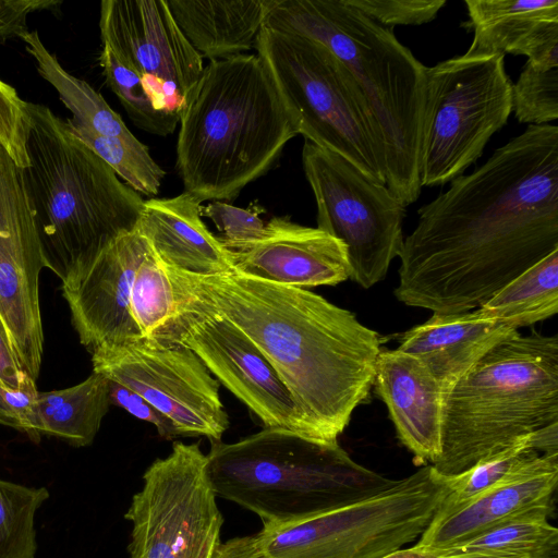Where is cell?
I'll use <instances>...</instances> for the list:
<instances>
[{"label":"cell","mask_w":558,"mask_h":558,"mask_svg":"<svg viewBox=\"0 0 558 558\" xmlns=\"http://www.w3.org/2000/svg\"><path fill=\"white\" fill-rule=\"evenodd\" d=\"M197 314L184 272L166 265L150 247L131 292V315L142 338L161 347L179 344Z\"/></svg>","instance_id":"cell-25"},{"label":"cell","mask_w":558,"mask_h":558,"mask_svg":"<svg viewBox=\"0 0 558 558\" xmlns=\"http://www.w3.org/2000/svg\"><path fill=\"white\" fill-rule=\"evenodd\" d=\"M206 471L217 497L257 514L263 526L302 521L392 486L339 445L265 427L226 444L210 441Z\"/></svg>","instance_id":"cell-6"},{"label":"cell","mask_w":558,"mask_h":558,"mask_svg":"<svg viewBox=\"0 0 558 558\" xmlns=\"http://www.w3.org/2000/svg\"><path fill=\"white\" fill-rule=\"evenodd\" d=\"M0 385L10 389H25L36 387L33 380L21 366L0 322Z\"/></svg>","instance_id":"cell-41"},{"label":"cell","mask_w":558,"mask_h":558,"mask_svg":"<svg viewBox=\"0 0 558 558\" xmlns=\"http://www.w3.org/2000/svg\"><path fill=\"white\" fill-rule=\"evenodd\" d=\"M149 248L146 239L134 230L72 266L61 279L72 325L90 352L142 338L131 315V292Z\"/></svg>","instance_id":"cell-17"},{"label":"cell","mask_w":558,"mask_h":558,"mask_svg":"<svg viewBox=\"0 0 558 558\" xmlns=\"http://www.w3.org/2000/svg\"><path fill=\"white\" fill-rule=\"evenodd\" d=\"M109 380L110 403L122 408L131 415L153 424L159 436L170 440L180 436L175 425L149 401L130 388Z\"/></svg>","instance_id":"cell-39"},{"label":"cell","mask_w":558,"mask_h":558,"mask_svg":"<svg viewBox=\"0 0 558 558\" xmlns=\"http://www.w3.org/2000/svg\"><path fill=\"white\" fill-rule=\"evenodd\" d=\"M558 423V337L515 333L488 351L444 400L441 451L432 464L460 474Z\"/></svg>","instance_id":"cell-7"},{"label":"cell","mask_w":558,"mask_h":558,"mask_svg":"<svg viewBox=\"0 0 558 558\" xmlns=\"http://www.w3.org/2000/svg\"><path fill=\"white\" fill-rule=\"evenodd\" d=\"M65 122L70 131L135 192L146 196H155L159 192L166 172L151 157L148 147L136 137H105L71 120Z\"/></svg>","instance_id":"cell-31"},{"label":"cell","mask_w":558,"mask_h":558,"mask_svg":"<svg viewBox=\"0 0 558 558\" xmlns=\"http://www.w3.org/2000/svg\"><path fill=\"white\" fill-rule=\"evenodd\" d=\"M473 40L466 54H522L558 68V0H465Z\"/></svg>","instance_id":"cell-21"},{"label":"cell","mask_w":558,"mask_h":558,"mask_svg":"<svg viewBox=\"0 0 558 558\" xmlns=\"http://www.w3.org/2000/svg\"><path fill=\"white\" fill-rule=\"evenodd\" d=\"M99 64L106 84L137 128L159 136L173 133L179 119L158 108L142 77L124 64L106 44L101 47Z\"/></svg>","instance_id":"cell-33"},{"label":"cell","mask_w":558,"mask_h":558,"mask_svg":"<svg viewBox=\"0 0 558 558\" xmlns=\"http://www.w3.org/2000/svg\"><path fill=\"white\" fill-rule=\"evenodd\" d=\"M434 553L438 558H558V530L547 514H531Z\"/></svg>","instance_id":"cell-30"},{"label":"cell","mask_w":558,"mask_h":558,"mask_svg":"<svg viewBox=\"0 0 558 558\" xmlns=\"http://www.w3.org/2000/svg\"><path fill=\"white\" fill-rule=\"evenodd\" d=\"M184 275L198 303L242 330L267 357L315 438L338 442L374 386L379 335L307 289L235 272Z\"/></svg>","instance_id":"cell-2"},{"label":"cell","mask_w":558,"mask_h":558,"mask_svg":"<svg viewBox=\"0 0 558 558\" xmlns=\"http://www.w3.org/2000/svg\"><path fill=\"white\" fill-rule=\"evenodd\" d=\"M512 113L504 54H462L426 68L421 186L448 183L473 165Z\"/></svg>","instance_id":"cell-10"},{"label":"cell","mask_w":558,"mask_h":558,"mask_svg":"<svg viewBox=\"0 0 558 558\" xmlns=\"http://www.w3.org/2000/svg\"><path fill=\"white\" fill-rule=\"evenodd\" d=\"M196 305L199 313L179 343L189 347L265 427L316 439L302 410L256 344L232 323L204 308L197 298Z\"/></svg>","instance_id":"cell-16"},{"label":"cell","mask_w":558,"mask_h":558,"mask_svg":"<svg viewBox=\"0 0 558 558\" xmlns=\"http://www.w3.org/2000/svg\"><path fill=\"white\" fill-rule=\"evenodd\" d=\"M60 4L59 1L47 0H5L0 1V41L26 33L27 16L45 9Z\"/></svg>","instance_id":"cell-40"},{"label":"cell","mask_w":558,"mask_h":558,"mask_svg":"<svg viewBox=\"0 0 558 558\" xmlns=\"http://www.w3.org/2000/svg\"><path fill=\"white\" fill-rule=\"evenodd\" d=\"M20 38L34 59L40 76L57 90L61 101L73 113V123L86 126L105 137H135L99 93L61 65L44 45L37 31H27Z\"/></svg>","instance_id":"cell-28"},{"label":"cell","mask_w":558,"mask_h":558,"mask_svg":"<svg viewBox=\"0 0 558 558\" xmlns=\"http://www.w3.org/2000/svg\"><path fill=\"white\" fill-rule=\"evenodd\" d=\"M47 267L23 169L0 147V322L36 381L44 353L39 275Z\"/></svg>","instance_id":"cell-15"},{"label":"cell","mask_w":558,"mask_h":558,"mask_svg":"<svg viewBox=\"0 0 558 558\" xmlns=\"http://www.w3.org/2000/svg\"><path fill=\"white\" fill-rule=\"evenodd\" d=\"M46 487L0 478V558H35V515L49 498Z\"/></svg>","instance_id":"cell-32"},{"label":"cell","mask_w":558,"mask_h":558,"mask_svg":"<svg viewBox=\"0 0 558 558\" xmlns=\"http://www.w3.org/2000/svg\"><path fill=\"white\" fill-rule=\"evenodd\" d=\"M383 558H438V556L432 550L422 549L413 545L397 549Z\"/></svg>","instance_id":"cell-42"},{"label":"cell","mask_w":558,"mask_h":558,"mask_svg":"<svg viewBox=\"0 0 558 558\" xmlns=\"http://www.w3.org/2000/svg\"><path fill=\"white\" fill-rule=\"evenodd\" d=\"M111 405L109 380L93 372L82 383L39 392L35 403L36 436L58 437L74 447L89 446Z\"/></svg>","instance_id":"cell-26"},{"label":"cell","mask_w":558,"mask_h":558,"mask_svg":"<svg viewBox=\"0 0 558 558\" xmlns=\"http://www.w3.org/2000/svg\"><path fill=\"white\" fill-rule=\"evenodd\" d=\"M24 185L46 265L61 279L136 229L144 201L48 107L27 102Z\"/></svg>","instance_id":"cell-5"},{"label":"cell","mask_w":558,"mask_h":558,"mask_svg":"<svg viewBox=\"0 0 558 558\" xmlns=\"http://www.w3.org/2000/svg\"><path fill=\"white\" fill-rule=\"evenodd\" d=\"M254 48L298 133L386 184L384 148L372 110L332 52L313 39L264 26Z\"/></svg>","instance_id":"cell-9"},{"label":"cell","mask_w":558,"mask_h":558,"mask_svg":"<svg viewBox=\"0 0 558 558\" xmlns=\"http://www.w3.org/2000/svg\"><path fill=\"white\" fill-rule=\"evenodd\" d=\"M29 128L27 101L21 99L11 85L0 80V147L21 169L29 165L26 147Z\"/></svg>","instance_id":"cell-36"},{"label":"cell","mask_w":558,"mask_h":558,"mask_svg":"<svg viewBox=\"0 0 558 558\" xmlns=\"http://www.w3.org/2000/svg\"><path fill=\"white\" fill-rule=\"evenodd\" d=\"M166 1L185 38L210 61L254 48L269 5V0Z\"/></svg>","instance_id":"cell-24"},{"label":"cell","mask_w":558,"mask_h":558,"mask_svg":"<svg viewBox=\"0 0 558 558\" xmlns=\"http://www.w3.org/2000/svg\"><path fill=\"white\" fill-rule=\"evenodd\" d=\"M417 215L395 296L438 314L478 308L558 250L557 125H529Z\"/></svg>","instance_id":"cell-1"},{"label":"cell","mask_w":558,"mask_h":558,"mask_svg":"<svg viewBox=\"0 0 558 558\" xmlns=\"http://www.w3.org/2000/svg\"><path fill=\"white\" fill-rule=\"evenodd\" d=\"M302 166L317 207V228L345 246L349 279L381 281L403 244V206L341 156L305 141Z\"/></svg>","instance_id":"cell-12"},{"label":"cell","mask_w":558,"mask_h":558,"mask_svg":"<svg viewBox=\"0 0 558 558\" xmlns=\"http://www.w3.org/2000/svg\"><path fill=\"white\" fill-rule=\"evenodd\" d=\"M198 444L174 441L155 460L125 512L131 558H215L222 515Z\"/></svg>","instance_id":"cell-11"},{"label":"cell","mask_w":558,"mask_h":558,"mask_svg":"<svg viewBox=\"0 0 558 558\" xmlns=\"http://www.w3.org/2000/svg\"><path fill=\"white\" fill-rule=\"evenodd\" d=\"M228 252L235 274L281 286H336L350 275L342 242L289 217H272L258 241Z\"/></svg>","instance_id":"cell-18"},{"label":"cell","mask_w":558,"mask_h":558,"mask_svg":"<svg viewBox=\"0 0 558 558\" xmlns=\"http://www.w3.org/2000/svg\"><path fill=\"white\" fill-rule=\"evenodd\" d=\"M518 332L483 316L477 308L459 314L434 313L404 332L397 349L421 360L446 396L488 351Z\"/></svg>","instance_id":"cell-23"},{"label":"cell","mask_w":558,"mask_h":558,"mask_svg":"<svg viewBox=\"0 0 558 558\" xmlns=\"http://www.w3.org/2000/svg\"><path fill=\"white\" fill-rule=\"evenodd\" d=\"M99 29L101 44L142 77L161 111L180 121L205 65L167 1L104 0Z\"/></svg>","instance_id":"cell-14"},{"label":"cell","mask_w":558,"mask_h":558,"mask_svg":"<svg viewBox=\"0 0 558 558\" xmlns=\"http://www.w3.org/2000/svg\"><path fill=\"white\" fill-rule=\"evenodd\" d=\"M477 310L483 316L515 329L555 316L558 313V250L524 270Z\"/></svg>","instance_id":"cell-29"},{"label":"cell","mask_w":558,"mask_h":558,"mask_svg":"<svg viewBox=\"0 0 558 558\" xmlns=\"http://www.w3.org/2000/svg\"><path fill=\"white\" fill-rule=\"evenodd\" d=\"M512 111L520 123L543 125L558 119V68L536 69L525 62L512 84Z\"/></svg>","instance_id":"cell-34"},{"label":"cell","mask_w":558,"mask_h":558,"mask_svg":"<svg viewBox=\"0 0 558 558\" xmlns=\"http://www.w3.org/2000/svg\"><path fill=\"white\" fill-rule=\"evenodd\" d=\"M93 371L137 392L175 425L180 436L220 441L230 421L219 381L185 344L141 338L92 352Z\"/></svg>","instance_id":"cell-13"},{"label":"cell","mask_w":558,"mask_h":558,"mask_svg":"<svg viewBox=\"0 0 558 558\" xmlns=\"http://www.w3.org/2000/svg\"><path fill=\"white\" fill-rule=\"evenodd\" d=\"M179 123L177 168L201 203L235 199L299 134L256 53L209 61Z\"/></svg>","instance_id":"cell-3"},{"label":"cell","mask_w":558,"mask_h":558,"mask_svg":"<svg viewBox=\"0 0 558 558\" xmlns=\"http://www.w3.org/2000/svg\"><path fill=\"white\" fill-rule=\"evenodd\" d=\"M374 386L401 442L420 464L432 465L441 451L445 393L438 380L414 355L384 349L376 359Z\"/></svg>","instance_id":"cell-20"},{"label":"cell","mask_w":558,"mask_h":558,"mask_svg":"<svg viewBox=\"0 0 558 558\" xmlns=\"http://www.w3.org/2000/svg\"><path fill=\"white\" fill-rule=\"evenodd\" d=\"M376 23L392 28L396 25H421L436 19L446 0H345Z\"/></svg>","instance_id":"cell-37"},{"label":"cell","mask_w":558,"mask_h":558,"mask_svg":"<svg viewBox=\"0 0 558 558\" xmlns=\"http://www.w3.org/2000/svg\"><path fill=\"white\" fill-rule=\"evenodd\" d=\"M264 27L320 43L348 69L376 121L386 185L403 205L421 194L426 66L385 27L345 0H269Z\"/></svg>","instance_id":"cell-4"},{"label":"cell","mask_w":558,"mask_h":558,"mask_svg":"<svg viewBox=\"0 0 558 558\" xmlns=\"http://www.w3.org/2000/svg\"><path fill=\"white\" fill-rule=\"evenodd\" d=\"M36 387L10 389L0 385V424L17 429L38 441L35 433Z\"/></svg>","instance_id":"cell-38"},{"label":"cell","mask_w":558,"mask_h":558,"mask_svg":"<svg viewBox=\"0 0 558 558\" xmlns=\"http://www.w3.org/2000/svg\"><path fill=\"white\" fill-rule=\"evenodd\" d=\"M546 454H558V424L518 439L460 474L445 476L448 492L436 513L457 508L485 490L529 471Z\"/></svg>","instance_id":"cell-27"},{"label":"cell","mask_w":558,"mask_h":558,"mask_svg":"<svg viewBox=\"0 0 558 558\" xmlns=\"http://www.w3.org/2000/svg\"><path fill=\"white\" fill-rule=\"evenodd\" d=\"M558 484V454H546L529 471L496 485L468 502L436 513L416 547L445 550L511 520L554 509Z\"/></svg>","instance_id":"cell-19"},{"label":"cell","mask_w":558,"mask_h":558,"mask_svg":"<svg viewBox=\"0 0 558 558\" xmlns=\"http://www.w3.org/2000/svg\"><path fill=\"white\" fill-rule=\"evenodd\" d=\"M447 492L423 465L371 497L220 543L215 558H383L420 538Z\"/></svg>","instance_id":"cell-8"},{"label":"cell","mask_w":558,"mask_h":558,"mask_svg":"<svg viewBox=\"0 0 558 558\" xmlns=\"http://www.w3.org/2000/svg\"><path fill=\"white\" fill-rule=\"evenodd\" d=\"M202 203L189 193L144 201L136 231L168 266L198 277L234 272L229 255L204 223Z\"/></svg>","instance_id":"cell-22"},{"label":"cell","mask_w":558,"mask_h":558,"mask_svg":"<svg viewBox=\"0 0 558 558\" xmlns=\"http://www.w3.org/2000/svg\"><path fill=\"white\" fill-rule=\"evenodd\" d=\"M259 213L258 207L240 208L220 201H214L201 209L202 217L209 218L219 230L217 238L228 251L252 244L264 235L266 222Z\"/></svg>","instance_id":"cell-35"}]
</instances>
